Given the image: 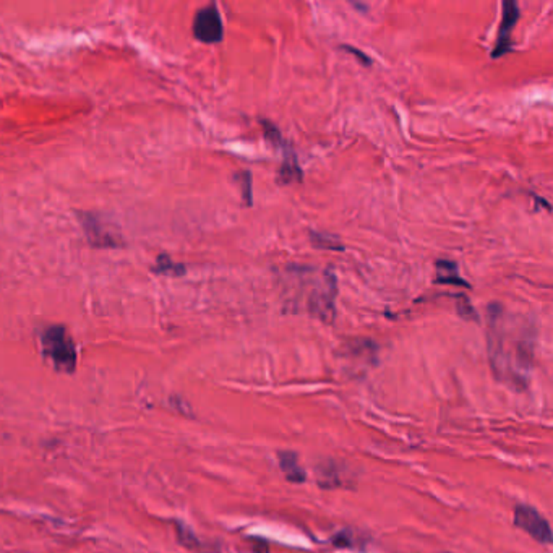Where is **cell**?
I'll use <instances>...</instances> for the list:
<instances>
[{"mask_svg":"<svg viewBox=\"0 0 553 553\" xmlns=\"http://www.w3.org/2000/svg\"><path fill=\"white\" fill-rule=\"evenodd\" d=\"M333 542H334V544H336L338 547H350V545H352V540H350V535H349V533H345V530H343L341 534H338L336 537H334Z\"/></svg>","mask_w":553,"mask_h":553,"instance_id":"2e32d148","label":"cell"},{"mask_svg":"<svg viewBox=\"0 0 553 553\" xmlns=\"http://www.w3.org/2000/svg\"><path fill=\"white\" fill-rule=\"evenodd\" d=\"M518 18H519L518 4L511 2V0L503 2V18H502V25H500L497 46L492 52L493 58L503 57L504 54H508V52L511 51V47H513L511 33H513L516 23H518Z\"/></svg>","mask_w":553,"mask_h":553,"instance_id":"5b68a950","label":"cell"},{"mask_svg":"<svg viewBox=\"0 0 553 553\" xmlns=\"http://www.w3.org/2000/svg\"><path fill=\"white\" fill-rule=\"evenodd\" d=\"M336 276L331 269L324 271L318 279H312V289L305 299V308L312 317L323 323H333L336 317Z\"/></svg>","mask_w":553,"mask_h":553,"instance_id":"6da1fadb","label":"cell"},{"mask_svg":"<svg viewBox=\"0 0 553 553\" xmlns=\"http://www.w3.org/2000/svg\"><path fill=\"white\" fill-rule=\"evenodd\" d=\"M310 241L313 246L317 248H324V250H338V252H341L344 250L343 243L339 242L338 237L331 236V234H326V232H310Z\"/></svg>","mask_w":553,"mask_h":553,"instance_id":"30bf717a","label":"cell"},{"mask_svg":"<svg viewBox=\"0 0 553 553\" xmlns=\"http://www.w3.org/2000/svg\"><path fill=\"white\" fill-rule=\"evenodd\" d=\"M278 459H279L281 471L286 474L287 481L294 483H300L305 481V472L300 467L299 461H297V456L294 453H291V451H281L278 455Z\"/></svg>","mask_w":553,"mask_h":553,"instance_id":"9c48e42d","label":"cell"},{"mask_svg":"<svg viewBox=\"0 0 553 553\" xmlns=\"http://www.w3.org/2000/svg\"><path fill=\"white\" fill-rule=\"evenodd\" d=\"M343 49L344 51H349V54H354L355 57L357 58H360V61H362L364 63H367V65H369V63H371V61L369 57H367L362 51H359V49H354V47H350V46H343Z\"/></svg>","mask_w":553,"mask_h":553,"instance_id":"e0dca14e","label":"cell"},{"mask_svg":"<svg viewBox=\"0 0 553 553\" xmlns=\"http://www.w3.org/2000/svg\"><path fill=\"white\" fill-rule=\"evenodd\" d=\"M284 163L281 164L279 171H278V182L279 184H294V182H302L304 179V172L299 166V161H297L295 153L291 150L289 146L284 148Z\"/></svg>","mask_w":553,"mask_h":553,"instance_id":"52a82bcc","label":"cell"},{"mask_svg":"<svg viewBox=\"0 0 553 553\" xmlns=\"http://www.w3.org/2000/svg\"><path fill=\"white\" fill-rule=\"evenodd\" d=\"M154 271L159 274L180 276V274H185V267L184 265L175 263L171 257H167V255H159L156 258V267H154Z\"/></svg>","mask_w":553,"mask_h":553,"instance_id":"8fae6325","label":"cell"},{"mask_svg":"<svg viewBox=\"0 0 553 553\" xmlns=\"http://www.w3.org/2000/svg\"><path fill=\"white\" fill-rule=\"evenodd\" d=\"M236 182L239 185V189H241V193H242V198L246 201L247 206H252L253 203V179H252V172L250 171H241L236 174Z\"/></svg>","mask_w":553,"mask_h":553,"instance_id":"7c38bea8","label":"cell"},{"mask_svg":"<svg viewBox=\"0 0 553 553\" xmlns=\"http://www.w3.org/2000/svg\"><path fill=\"white\" fill-rule=\"evenodd\" d=\"M262 124H263L265 136H267V140L271 143V145H274V146H278V148H281V146L284 148L286 145H284L283 135H281V132L278 130V127H274V125L271 124V122H268V120H263Z\"/></svg>","mask_w":553,"mask_h":553,"instance_id":"9a60e30c","label":"cell"},{"mask_svg":"<svg viewBox=\"0 0 553 553\" xmlns=\"http://www.w3.org/2000/svg\"><path fill=\"white\" fill-rule=\"evenodd\" d=\"M435 269H437V276H435V283L438 284H450V286H461V287H471L466 279H462L458 271V265L450 260H438L435 263Z\"/></svg>","mask_w":553,"mask_h":553,"instance_id":"ba28073f","label":"cell"},{"mask_svg":"<svg viewBox=\"0 0 553 553\" xmlns=\"http://www.w3.org/2000/svg\"><path fill=\"white\" fill-rule=\"evenodd\" d=\"M80 217H82L83 229L87 232V237L91 246L99 248H114L120 246V239L110 232L98 216L82 212Z\"/></svg>","mask_w":553,"mask_h":553,"instance_id":"8992f818","label":"cell"},{"mask_svg":"<svg viewBox=\"0 0 553 553\" xmlns=\"http://www.w3.org/2000/svg\"><path fill=\"white\" fill-rule=\"evenodd\" d=\"M456 308H458L459 317L464 318V320L478 322L476 308L471 305V302H469V299H467V297H464V295L458 297V300H456Z\"/></svg>","mask_w":553,"mask_h":553,"instance_id":"5bb4252c","label":"cell"},{"mask_svg":"<svg viewBox=\"0 0 553 553\" xmlns=\"http://www.w3.org/2000/svg\"><path fill=\"white\" fill-rule=\"evenodd\" d=\"M193 34L195 38L205 42V44H216L224 36V28H222L221 13L216 5H208V7L200 8L195 15L193 20Z\"/></svg>","mask_w":553,"mask_h":553,"instance_id":"277c9868","label":"cell"},{"mask_svg":"<svg viewBox=\"0 0 553 553\" xmlns=\"http://www.w3.org/2000/svg\"><path fill=\"white\" fill-rule=\"evenodd\" d=\"M175 534H177V540L182 544L184 547H187V549H198L200 547V542H198V537H196L191 530L187 528V526L182 524V523H175Z\"/></svg>","mask_w":553,"mask_h":553,"instance_id":"4fadbf2b","label":"cell"},{"mask_svg":"<svg viewBox=\"0 0 553 553\" xmlns=\"http://www.w3.org/2000/svg\"><path fill=\"white\" fill-rule=\"evenodd\" d=\"M42 352L49 357L58 370L73 371L77 367V349L63 326H49L41 334Z\"/></svg>","mask_w":553,"mask_h":553,"instance_id":"7a4b0ae2","label":"cell"},{"mask_svg":"<svg viewBox=\"0 0 553 553\" xmlns=\"http://www.w3.org/2000/svg\"><path fill=\"white\" fill-rule=\"evenodd\" d=\"M514 526L529 534L534 540L540 544H552L553 534L549 521L542 516L535 508L528 504H518L514 508Z\"/></svg>","mask_w":553,"mask_h":553,"instance_id":"3957f363","label":"cell"}]
</instances>
